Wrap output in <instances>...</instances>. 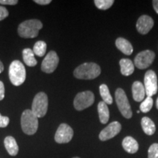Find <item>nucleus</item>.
I'll return each instance as SVG.
<instances>
[{"instance_id":"obj_23","label":"nucleus","mask_w":158,"mask_h":158,"mask_svg":"<svg viewBox=\"0 0 158 158\" xmlns=\"http://www.w3.org/2000/svg\"><path fill=\"white\" fill-rule=\"evenodd\" d=\"M47 45L44 41L40 40L35 43L34 47H33V52L35 55L38 56L40 57H42L44 56L46 53Z\"/></svg>"},{"instance_id":"obj_27","label":"nucleus","mask_w":158,"mask_h":158,"mask_svg":"<svg viewBox=\"0 0 158 158\" xmlns=\"http://www.w3.org/2000/svg\"><path fill=\"white\" fill-rule=\"evenodd\" d=\"M10 123V118L7 116H3L0 114V127H6Z\"/></svg>"},{"instance_id":"obj_2","label":"nucleus","mask_w":158,"mask_h":158,"mask_svg":"<svg viewBox=\"0 0 158 158\" xmlns=\"http://www.w3.org/2000/svg\"><path fill=\"white\" fill-rule=\"evenodd\" d=\"M43 28V23L37 19H30L23 21L19 26L18 33L23 38H34Z\"/></svg>"},{"instance_id":"obj_19","label":"nucleus","mask_w":158,"mask_h":158,"mask_svg":"<svg viewBox=\"0 0 158 158\" xmlns=\"http://www.w3.org/2000/svg\"><path fill=\"white\" fill-rule=\"evenodd\" d=\"M98 110L99 114L100 121L102 124H106L109 120V110L107 106V104L103 101L100 102L98 106Z\"/></svg>"},{"instance_id":"obj_6","label":"nucleus","mask_w":158,"mask_h":158,"mask_svg":"<svg viewBox=\"0 0 158 158\" xmlns=\"http://www.w3.org/2000/svg\"><path fill=\"white\" fill-rule=\"evenodd\" d=\"M115 99L118 108L122 115L126 118H130L133 116L130 105L128 101L127 97L122 89L118 88L115 92Z\"/></svg>"},{"instance_id":"obj_35","label":"nucleus","mask_w":158,"mask_h":158,"mask_svg":"<svg viewBox=\"0 0 158 158\" xmlns=\"http://www.w3.org/2000/svg\"><path fill=\"white\" fill-rule=\"evenodd\" d=\"M73 158H80V157H73Z\"/></svg>"},{"instance_id":"obj_15","label":"nucleus","mask_w":158,"mask_h":158,"mask_svg":"<svg viewBox=\"0 0 158 158\" xmlns=\"http://www.w3.org/2000/svg\"><path fill=\"white\" fill-rule=\"evenodd\" d=\"M122 147L126 152L130 154H135L138 152V143L137 141L131 136H127L122 141Z\"/></svg>"},{"instance_id":"obj_4","label":"nucleus","mask_w":158,"mask_h":158,"mask_svg":"<svg viewBox=\"0 0 158 158\" xmlns=\"http://www.w3.org/2000/svg\"><path fill=\"white\" fill-rule=\"evenodd\" d=\"M26 69L23 63L19 60H15L10 65L9 78L12 84L19 86L25 81Z\"/></svg>"},{"instance_id":"obj_17","label":"nucleus","mask_w":158,"mask_h":158,"mask_svg":"<svg viewBox=\"0 0 158 158\" xmlns=\"http://www.w3.org/2000/svg\"><path fill=\"white\" fill-rule=\"evenodd\" d=\"M116 46L118 50L125 55H131L133 54V48L131 43L126 39L118 37L116 40Z\"/></svg>"},{"instance_id":"obj_22","label":"nucleus","mask_w":158,"mask_h":158,"mask_svg":"<svg viewBox=\"0 0 158 158\" xmlns=\"http://www.w3.org/2000/svg\"><path fill=\"white\" fill-rule=\"evenodd\" d=\"M100 93L101 95L103 102H106V104L110 105L113 103V99L110 95L109 89L108 86L106 84H102L100 86Z\"/></svg>"},{"instance_id":"obj_9","label":"nucleus","mask_w":158,"mask_h":158,"mask_svg":"<svg viewBox=\"0 0 158 158\" xmlns=\"http://www.w3.org/2000/svg\"><path fill=\"white\" fill-rule=\"evenodd\" d=\"M73 130L68 124L62 123L59 126L56 133L54 140L57 143H68L73 137Z\"/></svg>"},{"instance_id":"obj_20","label":"nucleus","mask_w":158,"mask_h":158,"mask_svg":"<svg viewBox=\"0 0 158 158\" xmlns=\"http://www.w3.org/2000/svg\"><path fill=\"white\" fill-rule=\"evenodd\" d=\"M141 127L144 133L148 135H152L156 131V127L154 122L151 118L144 116L141 119Z\"/></svg>"},{"instance_id":"obj_25","label":"nucleus","mask_w":158,"mask_h":158,"mask_svg":"<svg viewBox=\"0 0 158 158\" xmlns=\"http://www.w3.org/2000/svg\"><path fill=\"white\" fill-rule=\"evenodd\" d=\"M94 2L98 9L106 10L113 5L114 1V0H94Z\"/></svg>"},{"instance_id":"obj_16","label":"nucleus","mask_w":158,"mask_h":158,"mask_svg":"<svg viewBox=\"0 0 158 158\" xmlns=\"http://www.w3.org/2000/svg\"><path fill=\"white\" fill-rule=\"evenodd\" d=\"M5 147L10 155L16 156L19 153V146L13 136H7L4 141Z\"/></svg>"},{"instance_id":"obj_30","label":"nucleus","mask_w":158,"mask_h":158,"mask_svg":"<svg viewBox=\"0 0 158 158\" xmlns=\"http://www.w3.org/2000/svg\"><path fill=\"white\" fill-rule=\"evenodd\" d=\"M4 98H5V86L0 81V100H2Z\"/></svg>"},{"instance_id":"obj_7","label":"nucleus","mask_w":158,"mask_h":158,"mask_svg":"<svg viewBox=\"0 0 158 158\" xmlns=\"http://www.w3.org/2000/svg\"><path fill=\"white\" fill-rule=\"evenodd\" d=\"M94 102V95L91 91L79 92L74 99L73 105L77 110H83L90 107Z\"/></svg>"},{"instance_id":"obj_31","label":"nucleus","mask_w":158,"mask_h":158,"mask_svg":"<svg viewBox=\"0 0 158 158\" xmlns=\"http://www.w3.org/2000/svg\"><path fill=\"white\" fill-rule=\"evenodd\" d=\"M35 2L40 5H49L51 2V0H35Z\"/></svg>"},{"instance_id":"obj_13","label":"nucleus","mask_w":158,"mask_h":158,"mask_svg":"<svg viewBox=\"0 0 158 158\" xmlns=\"http://www.w3.org/2000/svg\"><path fill=\"white\" fill-rule=\"evenodd\" d=\"M153 26V19L149 15H143L138 19L136 23V29L140 34L146 35L152 29Z\"/></svg>"},{"instance_id":"obj_18","label":"nucleus","mask_w":158,"mask_h":158,"mask_svg":"<svg viewBox=\"0 0 158 158\" xmlns=\"http://www.w3.org/2000/svg\"><path fill=\"white\" fill-rule=\"evenodd\" d=\"M121 73L123 76H129L133 73L135 67L133 62L129 59H122L119 62Z\"/></svg>"},{"instance_id":"obj_32","label":"nucleus","mask_w":158,"mask_h":158,"mask_svg":"<svg viewBox=\"0 0 158 158\" xmlns=\"http://www.w3.org/2000/svg\"><path fill=\"white\" fill-rule=\"evenodd\" d=\"M152 4H153L154 10H155L156 13L158 14V0H154L152 2Z\"/></svg>"},{"instance_id":"obj_29","label":"nucleus","mask_w":158,"mask_h":158,"mask_svg":"<svg viewBox=\"0 0 158 158\" xmlns=\"http://www.w3.org/2000/svg\"><path fill=\"white\" fill-rule=\"evenodd\" d=\"M18 2V0H0V4L5 5H15Z\"/></svg>"},{"instance_id":"obj_24","label":"nucleus","mask_w":158,"mask_h":158,"mask_svg":"<svg viewBox=\"0 0 158 158\" xmlns=\"http://www.w3.org/2000/svg\"><path fill=\"white\" fill-rule=\"evenodd\" d=\"M153 99L152 97H147V98L140 105V110L143 113H147L152 109L153 106Z\"/></svg>"},{"instance_id":"obj_5","label":"nucleus","mask_w":158,"mask_h":158,"mask_svg":"<svg viewBox=\"0 0 158 158\" xmlns=\"http://www.w3.org/2000/svg\"><path fill=\"white\" fill-rule=\"evenodd\" d=\"M48 97L45 92H39L35 95L31 110L37 118L43 117L48 110Z\"/></svg>"},{"instance_id":"obj_1","label":"nucleus","mask_w":158,"mask_h":158,"mask_svg":"<svg viewBox=\"0 0 158 158\" xmlns=\"http://www.w3.org/2000/svg\"><path fill=\"white\" fill-rule=\"evenodd\" d=\"M101 73L100 66L94 62H86L79 65L75 69L73 75L76 78L92 80L96 78Z\"/></svg>"},{"instance_id":"obj_26","label":"nucleus","mask_w":158,"mask_h":158,"mask_svg":"<svg viewBox=\"0 0 158 158\" xmlns=\"http://www.w3.org/2000/svg\"><path fill=\"white\" fill-rule=\"evenodd\" d=\"M148 158H158V143H152L148 150Z\"/></svg>"},{"instance_id":"obj_21","label":"nucleus","mask_w":158,"mask_h":158,"mask_svg":"<svg viewBox=\"0 0 158 158\" xmlns=\"http://www.w3.org/2000/svg\"><path fill=\"white\" fill-rule=\"evenodd\" d=\"M23 62L27 66L35 67L37 64V62L35 57V54L33 51L30 48H25L23 50Z\"/></svg>"},{"instance_id":"obj_10","label":"nucleus","mask_w":158,"mask_h":158,"mask_svg":"<svg viewBox=\"0 0 158 158\" xmlns=\"http://www.w3.org/2000/svg\"><path fill=\"white\" fill-rule=\"evenodd\" d=\"M155 54L153 51L150 50H145L137 54L135 58V66L138 69L143 70L152 64L155 59Z\"/></svg>"},{"instance_id":"obj_34","label":"nucleus","mask_w":158,"mask_h":158,"mask_svg":"<svg viewBox=\"0 0 158 158\" xmlns=\"http://www.w3.org/2000/svg\"><path fill=\"white\" fill-rule=\"evenodd\" d=\"M156 107H157V108L158 109V98L157 99V102H156Z\"/></svg>"},{"instance_id":"obj_8","label":"nucleus","mask_w":158,"mask_h":158,"mask_svg":"<svg viewBox=\"0 0 158 158\" xmlns=\"http://www.w3.org/2000/svg\"><path fill=\"white\" fill-rule=\"evenodd\" d=\"M144 88L147 97H152L157 94L158 89L157 77L153 70H149L144 76Z\"/></svg>"},{"instance_id":"obj_14","label":"nucleus","mask_w":158,"mask_h":158,"mask_svg":"<svg viewBox=\"0 0 158 158\" xmlns=\"http://www.w3.org/2000/svg\"><path fill=\"white\" fill-rule=\"evenodd\" d=\"M132 92L134 100L136 102H141L145 98L146 91L144 85L138 81L133 83L132 86Z\"/></svg>"},{"instance_id":"obj_3","label":"nucleus","mask_w":158,"mask_h":158,"mask_svg":"<svg viewBox=\"0 0 158 158\" xmlns=\"http://www.w3.org/2000/svg\"><path fill=\"white\" fill-rule=\"evenodd\" d=\"M38 118L31 110H25L21 114V129L25 134L29 135H34L38 129Z\"/></svg>"},{"instance_id":"obj_33","label":"nucleus","mask_w":158,"mask_h":158,"mask_svg":"<svg viewBox=\"0 0 158 158\" xmlns=\"http://www.w3.org/2000/svg\"><path fill=\"white\" fill-rule=\"evenodd\" d=\"M4 70V65L2 64V62L0 61V73Z\"/></svg>"},{"instance_id":"obj_12","label":"nucleus","mask_w":158,"mask_h":158,"mask_svg":"<svg viewBox=\"0 0 158 158\" xmlns=\"http://www.w3.org/2000/svg\"><path fill=\"white\" fill-rule=\"evenodd\" d=\"M122 130V125L118 122H113L108 124L106 128L99 134V138L100 141H106L115 137Z\"/></svg>"},{"instance_id":"obj_11","label":"nucleus","mask_w":158,"mask_h":158,"mask_svg":"<svg viewBox=\"0 0 158 158\" xmlns=\"http://www.w3.org/2000/svg\"><path fill=\"white\" fill-rule=\"evenodd\" d=\"M59 56L56 51H51L47 54L41 64V70L46 73H52L59 64Z\"/></svg>"},{"instance_id":"obj_28","label":"nucleus","mask_w":158,"mask_h":158,"mask_svg":"<svg viewBox=\"0 0 158 158\" xmlns=\"http://www.w3.org/2000/svg\"><path fill=\"white\" fill-rule=\"evenodd\" d=\"M9 15V13L5 7L0 6V21L5 19Z\"/></svg>"}]
</instances>
